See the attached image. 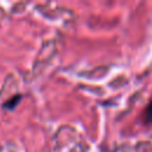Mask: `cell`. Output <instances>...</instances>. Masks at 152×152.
<instances>
[{"mask_svg": "<svg viewBox=\"0 0 152 152\" xmlns=\"http://www.w3.org/2000/svg\"><path fill=\"white\" fill-rule=\"evenodd\" d=\"M142 116H144V121L146 124H151L152 122V101L145 108V110L142 113Z\"/></svg>", "mask_w": 152, "mask_h": 152, "instance_id": "6da1fadb", "label": "cell"}, {"mask_svg": "<svg viewBox=\"0 0 152 152\" xmlns=\"http://www.w3.org/2000/svg\"><path fill=\"white\" fill-rule=\"evenodd\" d=\"M20 99H21V96H20V95H15V96H13L11 100H8L4 106H5L6 108H13V107H15V106H17V103L20 101Z\"/></svg>", "mask_w": 152, "mask_h": 152, "instance_id": "7a4b0ae2", "label": "cell"}]
</instances>
